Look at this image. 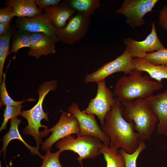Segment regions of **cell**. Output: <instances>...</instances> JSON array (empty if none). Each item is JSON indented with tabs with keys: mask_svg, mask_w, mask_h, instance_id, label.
Here are the masks:
<instances>
[{
	"mask_svg": "<svg viewBox=\"0 0 167 167\" xmlns=\"http://www.w3.org/2000/svg\"><path fill=\"white\" fill-rule=\"evenodd\" d=\"M122 110L121 102L115 98L114 105L106 115L104 123L100 127L110 139V147L117 150L121 148L131 154L137 149L142 141L133 125L123 117Z\"/></svg>",
	"mask_w": 167,
	"mask_h": 167,
	"instance_id": "1",
	"label": "cell"
},
{
	"mask_svg": "<svg viewBox=\"0 0 167 167\" xmlns=\"http://www.w3.org/2000/svg\"><path fill=\"white\" fill-rule=\"evenodd\" d=\"M142 71L135 69L128 76L121 77L115 84L114 92L120 101L145 98L162 88V82L153 80Z\"/></svg>",
	"mask_w": 167,
	"mask_h": 167,
	"instance_id": "2",
	"label": "cell"
},
{
	"mask_svg": "<svg viewBox=\"0 0 167 167\" xmlns=\"http://www.w3.org/2000/svg\"><path fill=\"white\" fill-rule=\"evenodd\" d=\"M121 102L123 117L133 125L141 141L150 138L158 120L145 99Z\"/></svg>",
	"mask_w": 167,
	"mask_h": 167,
	"instance_id": "3",
	"label": "cell"
},
{
	"mask_svg": "<svg viewBox=\"0 0 167 167\" xmlns=\"http://www.w3.org/2000/svg\"><path fill=\"white\" fill-rule=\"evenodd\" d=\"M57 82L53 80L45 82L40 85L38 90L39 100L36 104L28 110L22 111L21 116L27 121L28 124L23 130V133L32 136L35 139L38 150L40 148L41 140V131L40 128L43 127L47 129V126L42 125L41 121L45 119L49 121L48 113H45L43 109L42 104L46 95L50 91H54L57 88Z\"/></svg>",
	"mask_w": 167,
	"mask_h": 167,
	"instance_id": "4",
	"label": "cell"
},
{
	"mask_svg": "<svg viewBox=\"0 0 167 167\" xmlns=\"http://www.w3.org/2000/svg\"><path fill=\"white\" fill-rule=\"evenodd\" d=\"M103 143L98 138L89 135L77 136L71 135L57 142L56 147L62 152L71 150L77 153V160L83 167V160L95 159L101 154L99 150Z\"/></svg>",
	"mask_w": 167,
	"mask_h": 167,
	"instance_id": "5",
	"label": "cell"
},
{
	"mask_svg": "<svg viewBox=\"0 0 167 167\" xmlns=\"http://www.w3.org/2000/svg\"><path fill=\"white\" fill-rule=\"evenodd\" d=\"M80 131L79 125L76 118L68 112L63 111L54 126L49 129H45L41 131L42 137L46 136L52 132L50 136L41 144V149L44 152L50 151L55 142L73 134H76L77 136Z\"/></svg>",
	"mask_w": 167,
	"mask_h": 167,
	"instance_id": "6",
	"label": "cell"
},
{
	"mask_svg": "<svg viewBox=\"0 0 167 167\" xmlns=\"http://www.w3.org/2000/svg\"><path fill=\"white\" fill-rule=\"evenodd\" d=\"M133 58L126 49L124 52L113 60L105 63L93 72L86 75L84 83H96L105 79L114 73L122 72L125 75L130 74L135 67Z\"/></svg>",
	"mask_w": 167,
	"mask_h": 167,
	"instance_id": "7",
	"label": "cell"
},
{
	"mask_svg": "<svg viewBox=\"0 0 167 167\" xmlns=\"http://www.w3.org/2000/svg\"><path fill=\"white\" fill-rule=\"evenodd\" d=\"M90 22V17L77 13L69 19L64 27L56 28V36L63 43L73 45L85 36Z\"/></svg>",
	"mask_w": 167,
	"mask_h": 167,
	"instance_id": "8",
	"label": "cell"
},
{
	"mask_svg": "<svg viewBox=\"0 0 167 167\" xmlns=\"http://www.w3.org/2000/svg\"><path fill=\"white\" fill-rule=\"evenodd\" d=\"M158 0H125L116 13L124 15L126 22L133 29L143 24L144 16L152 11Z\"/></svg>",
	"mask_w": 167,
	"mask_h": 167,
	"instance_id": "9",
	"label": "cell"
},
{
	"mask_svg": "<svg viewBox=\"0 0 167 167\" xmlns=\"http://www.w3.org/2000/svg\"><path fill=\"white\" fill-rule=\"evenodd\" d=\"M96 83L97 89L96 96L91 100L88 106L82 111L87 114L96 115L102 125L104 123L106 115L114 105L115 98L110 89L106 86L105 80Z\"/></svg>",
	"mask_w": 167,
	"mask_h": 167,
	"instance_id": "10",
	"label": "cell"
},
{
	"mask_svg": "<svg viewBox=\"0 0 167 167\" xmlns=\"http://www.w3.org/2000/svg\"><path fill=\"white\" fill-rule=\"evenodd\" d=\"M68 112L74 115L79 122L80 131L77 136H93L99 139L105 145L109 146L110 139L98 125L94 115L87 114L81 111L75 102L68 108Z\"/></svg>",
	"mask_w": 167,
	"mask_h": 167,
	"instance_id": "11",
	"label": "cell"
},
{
	"mask_svg": "<svg viewBox=\"0 0 167 167\" xmlns=\"http://www.w3.org/2000/svg\"><path fill=\"white\" fill-rule=\"evenodd\" d=\"M152 30L145 39L141 41L127 38L124 41L126 49L133 58H143L148 52L156 51L164 47L157 36L154 22L151 23Z\"/></svg>",
	"mask_w": 167,
	"mask_h": 167,
	"instance_id": "12",
	"label": "cell"
},
{
	"mask_svg": "<svg viewBox=\"0 0 167 167\" xmlns=\"http://www.w3.org/2000/svg\"><path fill=\"white\" fill-rule=\"evenodd\" d=\"M15 22L18 29L31 33L42 32L56 42L59 41L56 35V28L45 13L31 18L17 17Z\"/></svg>",
	"mask_w": 167,
	"mask_h": 167,
	"instance_id": "13",
	"label": "cell"
},
{
	"mask_svg": "<svg viewBox=\"0 0 167 167\" xmlns=\"http://www.w3.org/2000/svg\"><path fill=\"white\" fill-rule=\"evenodd\" d=\"M144 99L159 121L157 133L167 135V89L162 93Z\"/></svg>",
	"mask_w": 167,
	"mask_h": 167,
	"instance_id": "14",
	"label": "cell"
},
{
	"mask_svg": "<svg viewBox=\"0 0 167 167\" xmlns=\"http://www.w3.org/2000/svg\"><path fill=\"white\" fill-rule=\"evenodd\" d=\"M56 42L42 32L32 33L31 44L28 54L39 58L43 56L54 54Z\"/></svg>",
	"mask_w": 167,
	"mask_h": 167,
	"instance_id": "15",
	"label": "cell"
},
{
	"mask_svg": "<svg viewBox=\"0 0 167 167\" xmlns=\"http://www.w3.org/2000/svg\"><path fill=\"white\" fill-rule=\"evenodd\" d=\"M44 11L56 28L64 27L66 24L67 21L75 15L76 12L67 1L66 4L47 7L44 9Z\"/></svg>",
	"mask_w": 167,
	"mask_h": 167,
	"instance_id": "16",
	"label": "cell"
},
{
	"mask_svg": "<svg viewBox=\"0 0 167 167\" xmlns=\"http://www.w3.org/2000/svg\"><path fill=\"white\" fill-rule=\"evenodd\" d=\"M21 120L16 118L11 120V126L9 131L2 138L3 145L1 152L3 153V157L4 161L7 165L6 160V150L9 142L12 140L17 139L21 141L24 145L30 151V153L33 155H37L41 159H43L44 156L41 155L36 147H32L25 142L22 138L18 130V126L20 123ZM7 166H8L7 165Z\"/></svg>",
	"mask_w": 167,
	"mask_h": 167,
	"instance_id": "17",
	"label": "cell"
},
{
	"mask_svg": "<svg viewBox=\"0 0 167 167\" xmlns=\"http://www.w3.org/2000/svg\"><path fill=\"white\" fill-rule=\"evenodd\" d=\"M4 4L11 6L18 17L31 18L42 13V10L37 6L35 0H7Z\"/></svg>",
	"mask_w": 167,
	"mask_h": 167,
	"instance_id": "18",
	"label": "cell"
},
{
	"mask_svg": "<svg viewBox=\"0 0 167 167\" xmlns=\"http://www.w3.org/2000/svg\"><path fill=\"white\" fill-rule=\"evenodd\" d=\"M133 61L135 69L147 72L151 78L159 82L167 79V66L153 65L143 58H134Z\"/></svg>",
	"mask_w": 167,
	"mask_h": 167,
	"instance_id": "19",
	"label": "cell"
},
{
	"mask_svg": "<svg viewBox=\"0 0 167 167\" xmlns=\"http://www.w3.org/2000/svg\"><path fill=\"white\" fill-rule=\"evenodd\" d=\"M69 5L76 12L90 17L101 6L99 0H69Z\"/></svg>",
	"mask_w": 167,
	"mask_h": 167,
	"instance_id": "20",
	"label": "cell"
},
{
	"mask_svg": "<svg viewBox=\"0 0 167 167\" xmlns=\"http://www.w3.org/2000/svg\"><path fill=\"white\" fill-rule=\"evenodd\" d=\"M106 161V167H125L124 158L118 150L107 146L103 143L99 150Z\"/></svg>",
	"mask_w": 167,
	"mask_h": 167,
	"instance_id": "21",
	"label": "cell"
},
{
	"mask_svg": "<svg viewBox=\"0 0 167 167\" xmlns=\"http://www.w3.org/2000/svg\"><path fill=\"white\" fill-rule=\"evenodd\" d=\"M15 26L11 27L8 32L0 36V83L2 81L3 70L6 59L10 53V42L12 36L15 31Z\"/></svg>",
	"mask_w": 167,
	"mask_h": 167,
	"instance_id": "22",
	"label": "cell"
},
{
	"mask_svg": "<svg viewBox=\"0 0 167 167\" xmlns=\"http://www.w3.org/2000/svg\"><path fill=\"white\" fill-rule=\"evenodd\" d=\"M31 32L18 29L13 34L10 53H16L20 49L24 47H30Z\"/></svg>",
	"mask_w": 167,
	"mask_h": 167,
	"instance_id": "23",
	"label": "cell"
},
{
	"mask_svg": "<svg viewBox=\"0 0 167 167\" xmlns=\"http://www.w3.org/2000/svg\"><path fill=\"white\" fill-rule=\"evenodd\" d=\"M143 59L153 65L167 66V48L164 47L156 51L148 53Z\"/></svg>",
	"mask_w": 167,
	"mask_h": 167,
	"instance_id": "24",
	"label": "cell"
},
{
	"mask_svg": "<svg viewBox=\"0 0 167 167\" xmlns=\"http://www.w3.org/2000/svg\"><path fill=\"white\" fill-rule=\"evenodd\" d=\"M146 148L143 141L141 142L137 149L132 153H128L121 149L119 152L123 156L125 162V167H136V161L141 152Z\"/></svg>",
	"mask_w": 167,
	"mask_h": 167,
	"instance_id": "25",
	"label": "cell"
},
{
	"mask_svg": "<svg viewBox=\"0 0 167 167\" xmlns=\"http://www.w3.org/2000/svg\"><path fill=\"white\" fill-rule=\"evenodd\" d=\"M6 76V74L3 73L2 81L0 86L1 99L2 102L6 106H17L21 105L23 103L27 101H34V99L32 98L20 101H15L13 100L9 95L6 89L5 83Z\"/></svg>",
	"mask_w": 167,
	"mask_h": 167,
	"instance_id": "26",
	"label": "cell"
},
{
	"mask_svg": "<svg viewBox=\"0 0 167 167\" xmlns=\"http://www.w3.org/2000/svg\"><path fill=\"white\" fill-rule=\"evenodd\" d=\"M22 105L17 106H6L4 111V119L0 128V131L5 129L8 120L21 115Z\"/></svg>",
	"mask_w": 167,
	"mask_h": 167,
	"instance_id": "27",
	"label": "cell"
},
{
	"mask_svg": "<svg viewBox=\"0 0 167 167\" xmlns=\"http://www.w3.org/2000/svg\"><path fill=\"white\" fill-rule=\"evenodd\" d=\"M61 153L59 150L54 153L49 151H46L42 164L40 167H63L59 161Z\"/></svg>",
	"mask_w": 167,
	"mask_h": 167,
	"instance_id": "28",
	"label": "cell"
},
{
	"mask_svg": "<svg viewBox=\"0 0 167 167\" xmlns=\"http://www.w3.org/2000/svg\"><path fill=\"white\" fill-rule=\"evenodd\" d=\"M15 16L11 6H6L0 9V23L11 22L13 18Z\"/></svg>",
	"mask_w": 167,
	"mask_h": 167,
	"instance_id": "29",
	"label": "cell"
},
{
	"mask_svg": "<svg viewBox=\"0 0 167 167\" xmlns=\"http://www.w3.org/2000/svg\"><path fill=\"white\" fill-rule=\"evenodd\" d=\"M36 5L41 10L51 6H56L59 5L60 0H35Z\"/></svg>",
	"mask_w": 167,
	"mask_h": 167,
	"instance_id": "30",
	"label": "cell"
},
{
	"mask_svg": "<svg viewBox=\"0 0 167 167\" xmlns=\"http://www.w3.org/2000/svg\"><path fill=\"white\" fill-rule=\"evenodd\" d=\"M159 19V24L167 31V5L164 6L160 11Z\"/></svg>",
	"mask_w": 167,
	"mask_h": 167,
	"instance_id": "31",
	"label": "cell"
},
{
	"mask_svg": "<svg viewBox=\"0 0 167 167\" xmlns=\"http://www.w3.org/2000/svg\"><path fill=\"white\" fill-rule=\"evenodd\" d=\"M11 22L0 23V36L6 34L11 28Z\"/></svg>",
	"mask_w": 167,
	"mask_h": 167,
	"instance_id": "32",
	"label": "cell"
},
{
	"mask_svg": "<svg viewBox=\"0 0 167 167\" xmlns=\"http://www.w3.org/2000/svg\"><path fill=\"white\" fill-rule=\"evenodd\" d=\"M0 167H2L1 161H0Z\"/></svg>",
	"mask_w": 167,
	"mask_h": 167,
	"instance_id": "33",
	"label": "cell"
}]
</instances>
